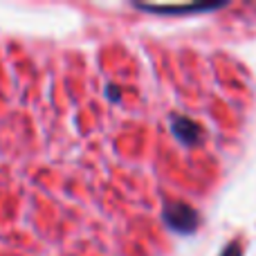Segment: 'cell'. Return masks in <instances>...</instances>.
Segmentation results:
<instances>
[{
	"mask_svg": "<svg viewBox=\"0 0 256 256\" xmlns=\"http://www.w3.org/2000/svg\"><path fill=\"white\" fill-rule=\"evenodd\" d=\"M144 12L153 14H189V12H207V9H218L220 4H184V7H155V4H137Z\"/></svg>",
	"mask_w": 256,
	"mask_h": 256,
	"instance_id": "1",
	"label": "cell"
}]
</instances>
